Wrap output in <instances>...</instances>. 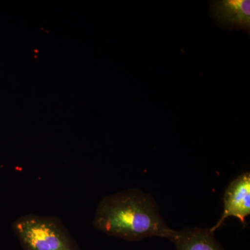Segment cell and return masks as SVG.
Here are the masks:
<instances>
[{
	"label": "cell",
	"instance_id": "4",
	"mask_svg": "<svg viewBox=\"0 0 250 250\" xmlns=\"http://www.w3.org/2000/svg\"><path fill=\"white\" fill-rule=\"evenodd\" d=\"M209 5L210 16L215 25L250 34V0H215L209 1Z\"/></svg>",
	"mask_w": 250,
	"mask_h": 250
},
{
	"label": "cell",
	"instance_id": "1",
	"mask_svg": "<svg viewBox=\"0 0 250 250\" xmlns=\"http://www.w3.org/2000/svg\"><path fill=\"white\" fill-rule=\"evenodd\" d=\"M93 225L108 236L128 241L153 236L167 239L172 230L161 216L154 197L136 188L102 199Z\"/></svg>",
	"mask_w": 250,
	"mask_h": 250
},
{
	"label": "cell",
	"instance_id": "3",
	"mask_svg": "<svg viewBox=\"0 0 250 250\" xmlns=\"http://www.w3.org/2000/svg\"><path fill=\"white\" fill-rule=\"evenodd\" d=\"M250 215V173L245 172L229 184L223 197V212L214 226L210 229L215 232L229 217L238 218L243 225Z\"/></svg>",
	"mask_w": 250,
	"mask_h": 250
},
{
	"label": "cell",
	"instance_id": "2",
	"mask_svg": "<svg viewBox=\"0 0 250 250\" xmlns=\"http://www.w3.org/2000/svg\"><path fill=\"white\" fill-rule=\"evenodd\" d=\"M13 231L23 250H80L62 220L49 215H22L13 223Z\"/></svg>",
	"mask_w": 250,
	"mask_h": 250
},
{
	"label": "cell",
	"instance_id": "5",
	"mask_svg": "<svg viewBox=\"0 0 250 250\" xmlns=\"http://www.w3.org/2000/svg\"><path fill=\"white\" fill-rule=\"evenodd\" d=\"M210 228H188L181 231L172 230L167 239L176 250H225L215 239Z\"/></svg>",
	"mask_w": 250,
	"mask_h": 250
}]
</instances>
